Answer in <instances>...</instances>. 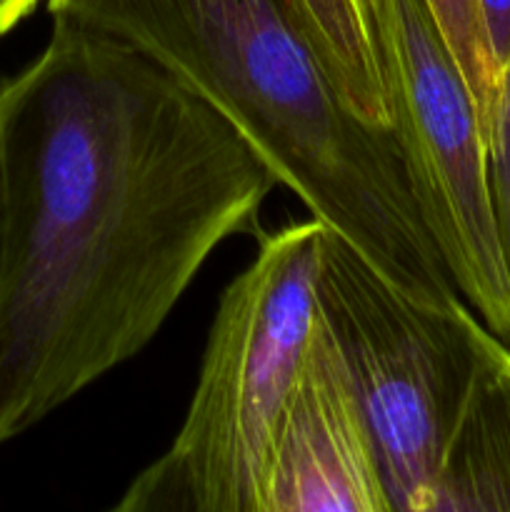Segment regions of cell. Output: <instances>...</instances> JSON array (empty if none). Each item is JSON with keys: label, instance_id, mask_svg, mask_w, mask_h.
I'll use <instances>...</instances> for the list:
<instances>
[{"label": "cell", "instance_id": "cell-1", "mask_svg": "<svg viewBox=\"0 0 510 512\" xmlns=\"http://www.w3.org/2000/svg\"><path fill=\"white\" fill-rule=\"evenodd\" d=\"M50 18L38 58L0 83V443L143 353L278 188L143 50Z\"/></svg>", "mask_w": 510, "mask_h": 512}, {"label": "cell", "instance_id": "cell-2", "mask_svg": "<svg viewBox=\"0 0 510 512\" xmlns=\"http://www.w3.org/2000/svg\"><path fill=\"white\" fill-rule=\"evenodd\" d=\"M48 10L135 45L188 85L400 293L428 305L463 300L420 215L398 135L343 103L293 0H48Z\"/></svg>", "mask_w": 510, "mask_h": 512}, {"label": "cell", "instance_id": "cell-3", "mask_svg": "<svg viewBox=\"0 0 510 512\" xmlns=\"http://www.w3.org/2000/svg\"><path fill=\"white\" fill-rule=\"evenodd\" d=\"M318 218L258 233L220 295L198 383L173 443L140 470L118 512H263L275 430L320 315Z\"/></svg>", "mask_w": 510, "mask_h": 512}, {"label": "cell", "instance_id": "cell-4", "mask_svg": "<svg viewBox=\"0 0 510 512\" xmlns=\"http://www.w3.org/2000/svg\"><path fill=\"white\" fill-rule=\"evenodd\" d=\"M318 303L353 370L395 512H433L445 445L495 333L465 300L400 293L328 225Z\"/></svg>", "mask_w": 510, "mask_h": 512}, {"label": "cell", "instance_id": "cell-5", "mask_svg": "<svg viewBox=\"0 0 510 512\" xmlns=\"http://www.w3.org/2000/svg\"><path fill=\"white\" fill-rule=\"evenodd\" d=\"M395 135L460 298L510 338V275L475 103L425 0H368Z\"/></svg>", "mask_w": 510, "mask_h": 512}, {"label": "cell", "instance_id": "cell-6", "mask_svg": "<svg viewBox=\"0 0 510 512\" xmlns=\"http://www.w3.org/2000/svg\"><path fill=\"white\" fill-rule=\"evenodd\" d=\"M263 512H395L353 370L323 313L275 430Z\"/></svg>", "mask_w": 510, "mask_h": 512}, {"label": "cell", "instance_id": "cell-7", "mask_svg": "<svg viewBox=\"0 0 510 512\" xmlns=\"http://www.w3.org/2000/svg\"><path fill=\"white\" fill-rule=\"evenodd\" d=\"M510 510V345L495 335L438 470L433 512Z\"/></svg>", "mask_w": 510, "mask_h": 512}, {"label": "cell", "instance_id": "cell-8", "mask_svg": "<svg viewBox=\"0 0 510 512\" xmlns=\"http://www.w3.org/2000/svg\"><path fill=\"white\" fill-rule=\"evenodd\" d=\"M293 5L343 103L365 123L395 130L368 0H293Z\"/></svg>", "mask_w": 510, "mask_h": 512}, {"label": "cell", "instance_id": "cell-9", "mask_svg": "<svg viewBox=\"0 0 510 512\" xmlns=\"http://www.w3.org/2000/svg\"><path fill=\"white\" fill-rule=\"evenodd\" d=\"M425 3H428L435 23H438L440 35L453 53L460 73H463L490 153L500 103H503L505 78L495 65L493 53H490L478 5H475V0H425Z\"/></svg>", "mask_w": 510, "mask_h": 512}, {"label": "cell", "instance_id": "cell-10", "mask_svg": "<svg viewBox=\"0 0 510 512\" xmlns=\"http://www.w3.org/2000/svg\"><path fill=\"white\" fill-rule=\"evenodd\" d=\"M490 190H493L495 220H498L500 245H503L505 268L510 275V70L505 75L503 103H500L498 125L490 145Z\"/></svg>", "mask_w": 510, "mask_h": 512}, {"label": "cell", "instance_id": "cell-11", "mask_svg": "<svg viewBox=\"0 0 510 512\" xmlns=\"http://www.w3.org/2000/svg\"><path fill=\"white\" fill-rule=\"evenodd\" d=\"M475 5H478L490 53L505 78L510 70V0H475Z\"/></svg>", "mask_w": 510, "mask_h": 512}, {"label": "cell", "instance_id": "cell-12", "mask_svg": "<svg viewBox=\"0 0 510 512\" xmlns=\"http://www.w3.org/2000/svg\"><path fill=\"white\" fill-rule=\"evenodd\" d=\"M40 0H0V40L10 33L13 28H18L35 8H38Z\"/></svg>", "mask_w": 510, "mask_h": 512}, {"label": "cell", "instance_id": "cell-13", "mask_svg": "<svg viewBox=\"0 0 510 512\" xmlns=\"http://www.w3.org/2000/svg\"><path fill=\"white\" fill-rule=\"evenodd\" d=\"M508 345H510V338H508Z\"/></svg>", "mask_w": 510, "mask_h": 512}]
</instances>
